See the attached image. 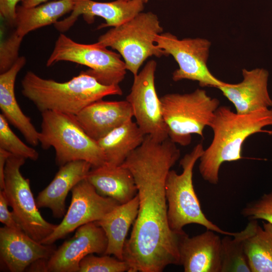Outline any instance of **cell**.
Returning <instances> with one entry per match:
<instances>
[{
	"mask_svg": "<svg viewBox=\"0 0 272 272\" xmlns=\"http://www.w3.org/2000/svg\"><path fill=\"white\" fill-rule=\"evenodd\" d=\"M72 199L61 222L41 243L52 244L79 227L102 219L119 205L115 199L100 195L86 178L72 189Z\"/></svg>",
	"mask_w": 272,
	"mask_h": 272,
	"instance_id": "7c38bea8",
	"label": "cell"
},
{
	"mask_svg": "<svg viewBox=\"0 0 272 272\" xmlns=\"http://www.w3.org/2000/svg\"><path fill=\"white\" fill-rule=\"evenodd\" d=\"M258 224L251 220L245 228L221 238V272H251L244 250V240Z\"/></svg>",
	"mask_w": 272,
	"mask_h": 272,
	"instance_id": "484cf974",
	"label": "cell"
},
{
	"mask_svg": "<svg viewBox=\"0 0 272 272\" xmlns=\"http://www.w3.org/2000/svg\"><path fill=\"white\" fill-rule=\"evenodd\" d=\"M8 199L4 190H0V222L5 226L16 230H23L15 219L13 212L9 211Z\"/></svg>",
	"mask_w": 272,
	"mask_h": 272,
	"instance_id": "4dcf8cb0",
	"label": "cell"
},
{
	"mask_svg": "<svg viewBox=\"0 0 272 272\" xmlns=\"http://www.w3.org/2000/svg\"><path fill=\"white\" fill-rule=\"evenodd\" d=\"M21 1L0 0L1 17L11 25H15L17 5Z\"/></svg>",
	"mask_w": 272,
	"mask_h": 272,
	"instance_id": "1f68e13d",
	"label": "cell"
},
{
	"mask_svg": "<svg viewBox=\"0 0 272 272\" xmlns=\"http://www.w3.org/2000/svg\"><path fill=\"white\" fill-rule=\"evenodd\" d=\"M74 3L75 0H55L29 8L17 6L14 31L24 38L30 32L54 24L59 18L72 11Z\"/></svg>",
	"mask_w": 272,
	"mask_h": 272,
	"instance_id": "cb8c5ba5",
	"label": "cell"
},
{
	"mask_svg": "<svg viewBox=\"0 0 272 272\" xmlns=\"http://www.w3.org/2000/svg\"><path fill=\"white\" fill-rule=\"evenodd\" d=\"M7 120L1 113L0 114V148L9 152L12 155L36 161L39 158L38 152L21 140L12 130Z\"/></svg>",
	"mask_w": 272,
	"mask_h": 272,
	"instance_id": "4316f807",
	"label": "cell"
},
{
	"mask_svg": "<svg viewBox=\"0 0 272 272\" xmlns=\"http://www.w3.org/2000/svg\"><path fill=\"white\" fill-rule=\"evenodd\" d=\"M26 63L24 56H20L13 65L0 75V109L8 122L17 128L26 141L33 146L39 144V131L31 118L21 110L16 98V77Z\"/></svg>",
	"mask_w": 272,
	"mask_h": 272,
	"instance_id": "ffe728a7",
	"label": "cell"
},
{
	"mask_svg": "<svg viewBox=\"0 0 272 272\" xmlns=\"http://www.w3.org/2000/svg\"><path fill=\"white\" fill-rule=\"evenodd\" d=\"M75 116L84 131L96 141L133 117L131 107L126 100L102 99L88 105Z\"/></svg>",
	"mask_w": 272,
	"mask_h": 272,
	"instance_id": "ac0fdd59",
	"label": "cell"
},
{
	"mask_svg": "<svg viewBox=\"0 0 272 272\" xmlns=\"http://www.w3.org/2000/svg\"><path fill=\"white\" fill-rule=\"evenodd\" d=\"M146 134L130 119L97 141L103 152L105 164L122 165L127 157L144 141Z\"/></svg>",
	"mask_w": 272,
	"mask_h": 272,
	"instance_id": "603a6c76",
	"label": "cell"
},
{
	"mask_svg": "<svg viewBox=\"0 0 272 272\" xmlns=\"http://www.w3.org/2000/svg\"><path fill=\"white\" fill-rule=\"evenodd\" d=\"M21 86L23 95L41 112L52 110L74 115L106 96L122 94L119 85H103L84 71L64 82L45 79L28 71Z\"/></svg>",
	"mask_w": 272,
	"mask_h": 272,
	"instance_id": "3957f363",
	"label": "cell"
},
{
	"mask_svg": "<svg viewBox=\"0 0 272 272\" xmlns=\"http://www.w3.org/2000/svg\"><path fill=\"white\" fill-rule=\"evenodd\" d=\"M163 31L156 14L142 12L100 35L96 43L117 50L123 58L126 70L135 76L148 58L166 56L155 41L156 36Z\"/></svg>",
	"mask_w": 272,
	"mask_h": 272,
	"instance_id": "8992f818",
	"label": "cell"
},
{
	"mask_svg": "<svg viewBox=\"0 0 272 272\" xmlns=\"http://www.w3.org/2000/svg\"><path fill=\"white\" fill-rule=\"evenodd\" d=\"M23 37L15 31L0 45V73L9 70L15 63L19 56V50Z\"/></svg>",
	"mask_w": 272,
	"mask_h": 272,
	"instance_id": "f546056e",
	"label": "cell"
},
{
	"mask_svg": "<svg viewBox=\"0 0 272 272\" xmlns=\"http://www.w3.org/2000/svg\"><path fill=\"white\" fill-rule=\"evenodd\" d=\"M56 249L53 244L35 240L23 230L6 226L0 228L1 263L11 272H23L38 259H49Z\"/></svg>",
	"mask_w": 272,
	"mask_h": 272,
	"instance_id": "9a60e30c",
	"label": "cell"
},
{
	"mask_svg": "<svg viewBox=\"0 0 272 272\" xmlns=\"http://www.w3.org/2000/svg\"><path fill=\"white\" fill-rule=\"evenodd\" d=\"M180 157V150L169 138L159 142L146 135L122 164L132 174L139 201L123 249L129 272H161L169 265H180L179 246L185 233L170 228L165 193L167 175Z\"/></svg>",
	"mask_w": 272,
	"mask_h": 272,
	"instance_id": "6da1fadb",
	"label": "cell"
},
{
	"mask_svg": "<svg viewBox=\"0 0 272 272\" xmlns=\"http://www.w3.org/2000/svg\"><path fill=\"white\" fill-rule=\"evenodd\" d=\"M86 178L100 195L111 197L119 204L130 201L138 193L132 174L122 165L92 168Z\"/></svg>",
	"mask_w": 272,
	"mask_h": 272,
	"instance_id": "44dd1931",
	"label": "cell"
},
{
	"mask_svg": "<svg viewBox=\"0 0 272 272\" xmlns=\"http://www.w3.org/2000/svg\"><path fill=\"white\" fill-rule=\"evenodd\" d=\"M107 245L106 234L97 222L84 224L55 250L47 261L48 271L79 272L85 257L94 253L104 255Z\"/></svg>",
	"mask_w": 272,
	"mask_h": 272,
	"instance_id": "4fadbf2b",
	"label": "cell"
},
{
	"mask_svg": "<svg viewBox=\"0 0 272 272\" xmlns=\"http://www.w3.org/2000/svg\"><path fill=\"white\" fill-rule=\"evenodd\" d=\"M12 154L9 152L0 148V188L3 190L5 187V169L7 161Z\"/></svg>",
	"mask_w": 272,
	"mask_h": 272,
	"instance_id": "d6a6232c",
	"label": "cell"
},
{
	"mask_svg": "<svg viewBox=\"0 0 272 272\" xmlns=\"http://www.w3.org/2000/svg\"><path fill=\"white\" fill-rule=\"evenodd\" d=\"M156 68L155 60H150L146 63L134 76L130 92L125 100L130 104L135 122L143 132L162 142L169 136L155 84Z\"/></svg>",
	"mask_w": 272,
	"mask_h": 272,
	"instance_id": "8fae6325",
	"label": "cell"
},
{
	"mask_svg": "<svg viewBox=\"0 0 272 272\" xmlns=\"http://www.w3.org/2000/svg\"><path fill=\"white\" fill-rule=\"evenodd\" d=\"M121 55L94 43L77 42L63 34L55 41L53 49L46 61L51 66L61 61L85 65L89 69L84 71L103 85H118L124 79L126 68Z\"/></svg>",
	"mask_w": 272,
	"mask_h": 272,
	"instance_id": "ba28073f",
	"label": "cell"
},
{
	"mask_svg": "<svg viewBox=\"0 0 272 272\" xmlns=\"http://www.w3.org/2000/svg\"><path fill=\"white\" fill-rule=\"evenodd\" d=\"M258 224L244 240V250L251 272H272V225Z\"/></svg>",
	"mask_w": 272,
	"mask_h": 272,
	"instance_id": "d4e9b609",
	"label": "cell"
},
{
	"mask_svg": "<svg viewBox=\"0 0 272 272\" xmlns=\"http://www.w3.org/2000/svg\"><path fill=\"white\" fill-rule=\"evenodd\" d=\"M160 1H164V0H160Z\"/></svg>",
	"mask_w": 272,
	"mask_h": 272,
	"instance_id": "8d00e7d4",
	"label": "cell"
},
{
	"mask_svg": "<svg viewBox=\"0 0 272 272\" xmlns=\"http://www.w3.org/2000/svg\"><path fill=\"white\" fill-rule=\"evenodd\" d=\"M160 100L169 138L182 146L190 144L192 134L203 137V129L210 126L220 104L218 99L200 89L189 93L167 94Z\"/></svg>",
	"mask_w": 272,
	"mask_h": 272,
	"instance_id": "52a82bcc",
	"label": "cell"
},
{
	"mask_svg": "<svg viewBox=\"0 0 272 272\" xmlns=\"http://www.w3.org/2000/svg\"><path fill=\"white\" fill-rule=\"evenodd\" d=\"M48 259H40L31 263L26 269L29 271H48L47 261Z\"/></svg>",
	"mask_w": 272,
	"mask_h": 272,
	"instance_id": "836d02e7",
	"label": "cell"
},
{
	"mask_svg": "<svg viewBox=\"0 0 272 272\" xmlns=\"http://www.w3.org/2000/svg\"><path fill=\"white\" fill-rule=\"evenodd\" d=\"M49 0H21V6L25 8H32L39 5Z\"/></svg>",
	"mask_w": 272,
	"mask_h": 272,
	"instance_id": "e575fe53",
	"label": "cell"
},
{
	"mask_svg": "<svg viewBox=\"0 0 272 272\" xmlns=\"http://www.w3.org/2000/svg\"><path fill=\"white\" fill-rule=\"evenodd\" d=\"M91 168V164L84 160L71 161L60 166L53 180L38 193L36 198L38 209H50L56 218L64 217L68 193L86 178Z\"/></svg>",
	"mask_w": 272,
	"mask_h": 272,
	"instance_id": "d6986e66",
	"label": "cell"
},
{
	"mask_svg": "<svg viewBox=\"0 0 272 272\" xmlns=\"http://www.w3.org/2000/svg\"><path fill=\"white\" fill-rule=\"evenodd\" d=\"M144 4L141 0H115L110 2L75 0L71 15L57 21L54 26L57 31L64 32L70 29L82 15L88 24L94 22L95 17L104 19L105 22L99 25L97 29L117 27L143 12Z\"/></svg>",
	"mask_w": 272,
	"mask_h": 272,
	"instance_id": "5bb4252c",
	"label": "cell"
},
{
	"mask_svg": "<svg viewBox=\"0 0 272 272\" xmlns=\"http://www.w3.org/2000/svg\"><path fill=\"white\" fill-rule=\"evenodd\" d=\"M130 266L125 260L109 255L97 256L90 254L80 263L79 272H129Z\"/></svg>",
	"mask_w": 272,
	"mask_h": 272,
	"instance_id": "83f0119b",
	"label": "cell"
},
{
	"mask_svg": "<svg viewBox=\"0 0 272 272\" xmlns=\"http://www.w3.org/2000/svg\"><path fill=\"white\" fill-rule=\"evenodd\" d=\"M25 159L13 155L9 157L5 166L3 190L23 231L35 240L41 242L54 231L57 225L46 221L38 210L30 180L25 178L20 172Z\"/></svg>",
	"mask_w": 272,
	"mask_h": 272,
	"instance_id": "9c48e42d",
	"label": "cell"
},
{
	"mask_svg": "<svg viewBox=\"0 0 272 272\" xmlns=\"http://www.w3.org/2000/svg\"><path fill=\"white\" fill-rule=\"evenodd\" d=\"M271 125L272 108L239 114L228 106H219L209 126L213 131V140L199 159L202 178L212 184H218L222 164L242 159V146L246 139L258 132L272 135V130L264 129Z\"/></svg>",
	"mask_w": 272,
	"mask_h": 272,
	"instance_id": "7a4b0ae2",
	"label": "cell"
},
{
	"mask_svg": "<svg viewBox=\"0 0 272 272\" xmlns=\"http://www.w3.org/2000/svg\"><path fill=\"white\" fill-rule=\"evenodd\" d=\"M158 47L163 50L166 56L171 55L178 65L172 73L175 82L182 80L197 81L202 87L218 88L224 82L215 77L207 65L211 42L202 38H184L179 39L169 33H161L155 38Z\"/></svg>",
	"mask_w": 272,
	"mask_h": 272,
	"instance_id": "30bf717a",
	"label": "cell"
},
{
	"mask_svg": "<svg viewBox=\"0 0 272 272\" xmlns=\"http://www.w3.org/2000/svg\"><path fill=\"white\" fill-rule=\"evenodd\" d=\"M241 213L250 220L261 219L272 225V191L249 203Z\"/></svg>",
	"mask_w": 272,
	"mask_h": 272,
	"instance_id": "f1b7e54d",
	"label": "cell"
},
{
	"mask_svg": "<svg viewBox=\"0 0 272 272\" xmlns=\"http://www.w3.org/2000/svg\"><path fill=\"white\" fill-rule=\"evenodd\" d=\"M123 1H128V0H123ZM144 4L148 3L149 0H141Z\"/></svg>",
	"mask_w": 272,
	"mask_h": 272,
	"instance_id": "d590c367",
	"label": "cell"
},
{
	"mask_svg": "<svg viewBox=\"0 0 272 272\" xmlns=\"http://www.w3.org/2000/svg\"><path fill=\"white\" fill-rule=\"evenodd\" d=\"M204 150L201 143L197 144L180 160L182 172L179 174L170 170L167 175L165 193L169 227L176 232L182 233L184 232L183 228L186 225L196 224L219 234L233 236L235 233L222 230L207 218L195 192L192 180L193 168Z\"/></svg>",
	"mask_w": 272,
	"mask_h": 272,
	"instance_id": "5b68a950",
	"label": "cell"
},
{
	"mask_svg": "<svg viewBox=\"0 0 272 272\" xmlns=\"http://www.w3.org/2000/svg\"><path fill=\"white\" fill-rule=\"evenodd\" d=\"M41 113L39 142L43 149H54L57 165L76 160L87 161L92 168L105 164L103 151L84 131L75 115L52 110Z\"/></svg>",
	"mask_w": 272,
	"mask_h": 272,
	"instance_id": "277c9868",
	"label": "cell"
},
{
	"mask_svg": "<svg viewBox=\"0 0 272 272\" xmlns=\"http://www.w3.org/2000/svg\"><path fill=\"white\" fill-rule=\"evenodd\" d=\"M243 80L237 84L225 83L218 88L234 105L239 114H249L261 108L272 107L268 93L269 74L262 68L242 71Z\"/></svg>",
	"mask_w": 272,
	"mask_h": 272,
	"instance_id": "2e32d148",
	"label": "cell"
},
{
	"mask_svg": "<svg viewBox=\"0 0 272 272\" xmlns=\"http://www.w3.org/2000/svg\"><path fill=\"white\" fill-rule=\"evenodd\" d=\"M138 194L130 201L119 204L97 221L107 238L108 245L104 255H113L123 260L124 244L129 229L133 224L139 211Z\"/></svg>",
	"mask_w": 272,
	"mask_h": 272,
	"instance_id": "7402d4cb",
	"label": "cell"
},
{
	"mask_svg": "<svg viewBox=\"0 0 272 272\" xmlns=\"http://www.w3.org/2000/svg\"><path fill=\"white\" fill-rule=\"evenodd\" d=\"M217 233L207 229L192 237L182 236L179 252L185 272H221V238Z\"/></svg>",
	"mask_w": 272,
	"mask_h": 272,
	"instance_id": "e0dca14e",
	"label": "cell"
}]
</instances>
